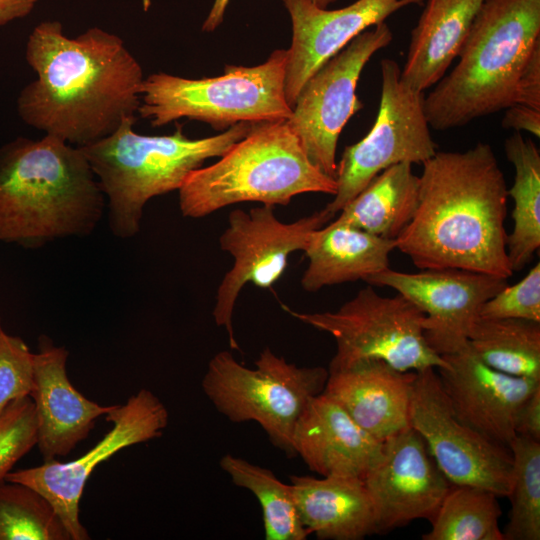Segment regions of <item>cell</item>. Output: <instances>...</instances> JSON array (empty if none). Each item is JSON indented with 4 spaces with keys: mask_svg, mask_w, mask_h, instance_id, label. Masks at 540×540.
Returning <instances> with one entry per match:
<instances>
[{
    "mask_svg": "<svg viewBox=\"0 0 540 540\" xmlns=\"http://www.w3.org/2000/svg\"><path fill=\"white\" fill-rule=\"evenodd\" d=\"M335 218L324 208L291 223L274 214V206L264 205L249 211L234 209L219 238L220 248L234 259L224 275L212 311L214 322L228 335L230 348L239 350L233 330V311L242 288L247 283L271 288L283 275L289 256L304 251L312 233Z\"/></svg>",
    "mask_w": 540,
    "mask_h": 540,
    "instance_id": "8fae6325",
    "label": "cell"
},
{
    "mask_svg": "<svg viewBox=\"0 0 540 540\" xmlns=\"http://www.w3.org/2000/svg\"><path fill=\"white\" fill-rule=\"evenodd\" d=\"M336 180L307 157L287 120L255 123L216 163L178 189L184 217L201 218L242 202L287 206L303 193H336Z\"/></svg>",
    "mask_w": 540,
    "mask_h": 540,
    "instance_id": "8992f818",
    "label": "cell"
},
{
    "mask_svg": "<svg viewBox=\"0 0 540 540\" xmlns=\"http://www.w3.org/2000/svg\"><path fill=\"white\" fill-rule=\"evenodd\" d=\"M229 2L230 0H214L212 8L202 25L203 31H214L223 22Z\"/></svg>",
    "mask_w": 540,
    "mask_h": 540,
    "instance_id": "f35d334b",
    "label": "cell"
},
{
    "mask_svg": "<svg viewBox=\"0 0 540 540\" xmlns=\"http://www.w3.org/2000/svg\"><path fill=\"white\" fill-rule=\"evenodd\" d=\"M285 64L286 50L278 49L260 65H227L217 77L151 74L142 83L138 114L153 127L186 117L221 131L240 122L288 120L292 108L285 97Z\"/></svg>",
    "mask_w": 540,
    "mask_h": 540,
    "instance_id": "52a82bcc",
    "label": "cell"
},
{
    "mask_svg": "<svg viewBox=\"0 0 540 540\" xmlns=\"http://www.w3.org/2000/svg\"><path fill=\"white\" fill-rule=\"evenodd\" d=\"M419 187L420 179L413 173L412 164L392 165L377 174L334 219L396 240L415 214Z\"/></svg>",
    "mask_w": 540,
    "mask_h": 540,
    "instance_id": "d4e9b609",
    "label": "cell"
},
{
    "mask_svg": "<svg viewBox=\"0 0 540 540\" xmlns=\"http://www.w3.org/2000/svg\"><path fill=\"white\" fill-rule=\"evenodd\" d=\"M419 201L396 248L419 269L512 276L505 218L508 188L490 144L440 151L425 161Z\"/></svg>",
    "mask_w": 540,
    "mask_h": 540,
    "instance_id": "7a4b0ae2",
    "label": "cell"
},
{
    "mask_svg": "<svg viewBox=\"0 0 540 540\" xmlns=\"http://www.w3.org/2000/svg\"><path fill=\"white\" fill-rule=\"evenodd\" d=\"M0 540H71L55 509L22 483H0Z\"/></svg>",
    "mask_w": 540,
    "mask_h": 540,
    "instance_id": "4dcf8cb0",
    "label": "cell"
},
{
    "mask_svg": "<svg viewBox=\"0 0 540 540\" xmlns=\"http://www.w3.org/2000/svg\"><path fill=\"white\" fill-rule=\"evenodd\" d=\"M513 104L540 110V43L535 46L520 73Z\"/></svg>",
    "mask_w": 540,
    "mask_h": 540,
    "instance_id": "e575fe53",
    "label": "cell"
},
{
    "mask_svg": "<svg viewBox=\"0 0 540 540\" xmlns=\"http://www.w3.org/2000/svg\"><path fill=\"white\" fill-rule=\"evenodd\" d=\"M38 0H0V27L30 14Z\"/></svg>",
    "mask_w": 540,
    "mask_h": 540,
    "instance_id": "74e56055",
    "label": "cell"
},
{
    "mask_svg": "<svg viewBox=\"0 0 540 540\" xmlns=\"http://www.w3.org/2000/svg\"><path fill=\"white\" fill-rule=\"evenodd\" d=\"M292 23L286 50L285 97L292 108L305 82L352 39L390 15L423 0H357L329 10L312 0H282Z\"/></svg>",
    "mask_w": 540,
    "mask_h": 540,
    "instance_id": "e0dca14e",
    "label": "cell"
},
{
    "mask_svg": "<svg viewBox=\"0 0 540 540\" xmlns=\"http://www.w3.org/2000/svg\"><path fill=\"white\" fill-rule=\"evenodd\" d=\"M437 369L456 417L486 439L509 448L517 414L539 380L508 375L486 365L467 345L442 356Z\"/></svg>",
    "mask_w": 540,
    "mask_h": 540,
    "instance_id": "ac0fdd59",
    "label": "cell"
},
{
    "mask_svg": "<svg viewBox=\"0 0 540 540\" xmlns=\"http://www.w3.org/2000/svg\"><path fill=\"white\" fill-rule=\"evenodd\" d=\"M105 202L80 147L45 134L0 148V241L36 248L89 235Z\"/></svg>",
    "mask_w": 540,
    "mask_h": 540,
    "instance_id": "3957f363",
    "label": "cell"
},
{
    "mask_svg": "<svg viewBox=\"0 0 540 540\" xmlns=\"http://www.w3.org/2000/svg\"><path fill=\"white\" fill-rule=\"evenodd\" d=\"M540 43V0H484L455 67L424 97L430 128L444 131L513 104L520 73Z\"/></svg>",
    "mask_w": 540,
    "mask_h": 540,
    "instance_id": "277c9868",
    "label": "cell"
},
{
    "mask_svg": "<svg viewBox=\"0 0 540 540\" xmlns=\"http://www.w3.org/2000/svg\"><path fill=\"white\" fill-rule=\"evenodd\" d=\"M396 240L373 235L335 219L315 230L303 251L308 266L301 277L307 292L363 280L389 268Z\"/></svg>",
    "mask_w": 540,
    "mask_h": 540,
    "instance_id": "603a6c76",
    "label": "cell"
},
{
    "mask_svg": "<svg viewBox=\"0 0 540 540\" xmlns=\"http://www.w3.org/2000/svg\"><path fill=\"white\" fill-rule=\"evenodd\" d=\"M34 385V353L18 336L8 334L0 319V413L12 401L30 396Z\"/></svg>",
    "mask_w": 540,
    "mask_h": 540,
    "instance_id": "d6a6232c",
    "label": "cell"
},
{
    "mask_svg": "<svg viewBox=\"0 0 540 540\" xmlns=\"http://www.w3.org/2000/svg\"><path fill=\"white\" fill-rule=\"evenodd\" d=\"M498 496L473 485L452 484L423 540H504Z\"/></svg>",
    "mask_w": 540,
    "mask_h": 540,
    "instance_id": "f1b7e54d",
    "label": "cell"
},
{
    "mask_svg": "<svg viewBox=\"0 0 540 540\" xmlns=\"http://www.w3.org/2000/svg\"><path fill=\"white\" fill-rule=\"evenodd\" d=\"M501 125L516 132L526 131L537 139L540 137V110L521 105L512 104L505 109Z\"/></svg>",
    "mask_w": 540,
    "mask_h": 540,
    "instance_id": "8d00e7d4",
    "label": "cell"
},
{
    "mask_svg": "<svg viewBox=\"0 0 540 540\" xmlns=\"http://www.w3.org/2000/svg\"><path fill=\"white\" fill-rule=\"evenodd\" d=\"M136 117L116 131L80 147L107 200L109 226L119 238L135 236L146 203L155 196L178 190L205 160L223 156L243 139L255 123L240 122L206 138H188L181 125L163 136L134 131Z\"/></svg>",
    "mask_w": 540,
    "mask_h": 540,
    "instance_id": "5b68a950",
    "label": "cell"
},
{
    "mask_svg": "<svg viewBox=\"0 0 540 540\" xmlns=\"http://www.w3.org/2000/svg\"><path fill=\"white\" fill-rule=\"evenodd\" d=\"M511 502L504 540L540 539V442L516 435L509 445Z\"/></svg>",
    "mask_w": 540,
    "mask_h": 540,
    "instance_id": "f546056e",
    "label": "cell"
},
{
    "mask_svg": "<svg viewBox=\"0 0 540 540\" xmlns=\"http://www.w3.org/2000/svg\"><path fill=\"white\" fill-rule=\"evenodd\" d=\"M69 352L45 335L39 338L34 353V385L30 397L34 403L38 442L44 462L68 455L85 440L97 418L113 408L102 406L83 396L70 382L66 363Z\"/></svg>",
    "mask_w": 540,
    "mask_h": 540,
    "instance_id": "d6986e66",
    "label": "cell"
},
{
    "mask_svg": "<svg viewBox=\"0 0 540 540\" xmlns=\"http://www.w3.org/2000/svg\"><path fill=\"white\" fill-rule=\"evenodd\" d=\"M375 518V534L417 519L432 520L452 485L411 426L383 441L363 478Z\"/></svg>",
    "mask_w": 540,
    "mask_h": 540,
    "instance_id": "2e32d148",
    "label": "cell"
},
{
    "mask_svg": "<svg viewBox=\"0 0 540 540\" xmlns=\"http://www.w3.org/2000/svg\"><path fill=\"white\" fill-rule=\"evenodd\" d=\"M483 318H517L540 322V263L524 276L483 303L479 315Z\"/></svg>",
    "mask_w": 540,
    "mask_h": 540,
    "instance_id": "836d02e7",
    "label": "cell"
},
{
    "mask_svg": "<svg viewBox=\"0 0 540 540\" xmlns=\"http://www.w3.org/2000/svg\"><path fill=\"white\" fill-rule=\"evenodd\" d=\"M515 433L540 442V386L522 404L516 417Z\"/></svg>",
    "mask_w": 540,
    "mask_h": 540,
    "instance_id": "d590c367",
    "label": "cell"
},
{
    "mask_svg": "<svg viewBox=\"0 0 540 540\" xmlns=\"http://www.w3.org/2000/svg\"><path fill=\"white\" fill-rule=\"evenodd\" d=\"M415 371H400L381 360H363L329 371L324 393L380 442L410 426Z\"/></svg>",
    "mask_w": 540,
    "mask_h": 540,
    "instance_id": "44dd1931",
    "label": "cell"
},
{
    "mask_svg": "<svg viewBox=\"0 0 540 540\" xmlns=\"http://www.w3.org/2000/svg\"><path fill=\"white\" fill-rule=\"evenodd\" d=\"M219 466L236 486L258 500L265 540H305L310 535L300 520L290 484L281 482L271 470L232 454L222 456Z\"/></svg>",
    "mask_w": 540,
    "mask_h": 540,
    "instance_id": "83f0119b",
    "label": "cell"
},
{
    "mask_svg": "<svg viewBox=\"0 0 540 540\" xmlns=\"http://www.w3.org/2000/svg\"><path fill=\"white\" fill-rule=\"evenodd\" d=\"M25 56L36 73L17 99L27 125L82 147L136 117L143 70L116 34L91 27L68 37L59 21H43L29 35Z\"/></svg>",
    "mask_w": 540,
    "mask_h": 540,
    "instance_id": "6da1fadb",
    "label": "cell"
},
{
    "mask_svg": "<svg viewBox=\"0 0 540 540\" xmlns=\"http://www.w3.org/2000/svg\"><path fill=\"white\" fill-rule=\"evenodd\" d=\"M113 427L81 457L9 472L5 481L30 486L48 499L65 525L71 540L90 536L79 518V502L91 473L98 463L129 446L159 438L168 425L165 405L150 390L141 389L125 404L114 405L105 415Z\"/></svg>",
    "mask_w": 540,
    "mask_h": 540,
    "instance_id": "5bb4252c",
    "label": "cell"
},
{
    "mask_svg": "<svg viewBox=\"0 0 540 540\" xmlns=\"http://www.w3.org/2000/svg\"><path fill=\"white\" fill-rule=\"evenodd\" d=\"M504 151L515 170L508 189L514 226L507 236V255L515 272L530 263L540 247V151L531 138L516 131L505 139Z\"/></svg>",
    "mask_w": 540,
    "mask_h": 540,
    "instance_id": "484cf974",
    "label": "cell"
},
{
    "mask_svg": "<svg viewBox=\"0 0 540 540\" xmlns=\"http://www.w3.org/2000/svg\"><path fill=\"white\" fill-rule=\"evenodd\" d=\"M382 445L324 392L305 408L292 435L295 456L322 477L363 479L380 456Z\"/></svg>",
    "mask_w": 540,
    "mask_h": 540,
    "instance_id": "ffe728a7",
    "label": "cell"
},
{
    "mask_svg": "<svg viewBox=\"0 0 540 540\" xmlns=\"http://www.w3.org/2000/svg\"><path fill=\"white\" fill-rule=\"evenodd\" d=\"M303 526L324 540H361L375 534L373 505L358 477L290 476Z\"/></svg>",
    "mask_w": 540,
    "mask_h": 540,
    "instance_id": "7402d4cb",
    "label": "cell"
},
{
    "mask_svg": "<svg viewBox=\"0 0 540 540\" xmlns=\"http://www.w3.org/2000/svg\"><path fill=\"white\" fill-rule=\"evenodd\" d=\"M366 283L394 289L413 302L424 313V337L440 356L467 347L481 306L508 284L499 276L457 268L420 269L416 273L387 268Z\"/></svg>",
    "mask_w": 540,
    "mask_h": 540,
    "instance_id": "9a60e30c",
    "label": "cell"
},
{
    "mask_svg": "<svg viewBox=\"0 0 540 540\" xmlns=\"http://www.w3.org/2000/svg\"><path fill=\"white\" fill-rule=\"evenodd\" d=\"M409 423L451 484L482 487L499 498L508 496L510 449L486 439L456 417L435 368L416 372Z\"/></svg>",
    "mask_w": 540,
    "mask_h": 540,
    "instance_id": "4fadbf2b",
    "label": "cell"
},
{
    "mask_svg": "<svg viewBox=\"0 0 540 540\" xmlns=\"http://www.w3.org/2000/svg\"><path fill=\"white\" fill-rule=\"evenodd\" d=\"M328 376V368L297 366L269 347L259 353L253 368L223 350L209 361L201 386L229 421L256 422L276 448L295 456L292 435L296 422L311 400L324 391Z\"/></svg>",
    "mask_w": 540,
    "mask_h": 540,
    "instance_id": "ba28073f",
    "label": "cell"
},
{
    "mask_svg": "<svg viewBox=\"0 0 540 540\" xmlns=\"http://www.w3.org/2000/svg\"><path fill=\"white\" fill-rule=\"evenodd\" d=\"M320 8H328V6L334 3L336 0H312Z\"/></svg>",
    "mask_w": 540,
    "mask_h": 540,
    "instance_id": "ab89813d",
    "label": "cell"
},
{
    "mask_svg": "<svg viewBox=\"0 0 540 540\" xmlns=\"http://www.w3.org/2000/svg\"><path fill=\"white\" fill-rule=\"evenodd\" d=\"M393 32L383 21L363 31L326 61L304 84L287 120L309 160L335 179L339 135L363 104L356 96L362 70L387 47Z\"/></svg>",
    "mask_w": 540,
    "mask_h": 540,
    "instance_id": "7c38bea8",
    "label": "cell"
},
{
    "mask_svg": "<svg viewBox=\"0 0 540 540\" xmlns=\"http://www.w3.org/2000/svg\"><path fill=\"white\" fill-rule=\"evenodd\" d=\"M468 346L495 370L540 381V322L478 316Z\"/></svg>",
    "mask_w": 540,
    "mask_h": 540,
    "instance_id": "4316f807",
    "label": "cell"
},
{
    "mask_svg": "<svg viewBox=\"0 0 540 540\" xmlns=\"http://www.w3.org/2000/svg\"><path fill=\"white\" fill-rule=\"evenodd\" d=\"M484 0H427L411 32L401 79L424 92L458 57Z\"/></svg>",
    "mask_w": 540,
    "mask_h": 540,
    "instance_id": "cb8c5ba5",
    "label": "cell"
},
{
    "mask_svg": "<svg viewBox=\"0 0 540 540\" xmlns=\"http://www.w3.org/2000/svg\"><path fill=\"white\" fill-rule=\"evenodd\" d=\"M282 308L293 318L335 339L336 353L328 371L370 359L384 361L400 371L417 372L447 365L424 337V313L401 294L384 297L368 285L336 311L298 312L284 304Z\"/></svg>",
    "mask_w": 540,
    "mask_h": 540,
    "instance_id": "9c48e42d",
    "label": "cell"
},
{
    "mask_svg": "<svg viewBox=\"0 0 540 540\" xmlns=\"http://www.w3.org/2000/svg\"><path fill=\"white\" fill-rule=\"evenodd\" d=\"M37 442V419L31 397L15 399L0 413V483Z\"/></svg>",
    "mask_w": 540,
    "mask_h": 540,
    "instance_id": "1f68e13d",
    "label": "cell"
},
{
    "mask_svg": "<svg viewBox=\"0 0 540 540\" xmlns=\"http://www.w3.org/2000/svg\"><path fill=\"white\" fill-rule=\"evenodd\" d=\"M380 70L375 122L363 139L344 149L337 163L336 193L324 207L334 216L381 171L403 162L423 164L437 152L424 111V92L402 81L395 60L382 59Z\"/></svg>",
    "mask_w": 540,
    "mask_h": 540,
    "instance_id": "30bf717a",
    "label": "cell"
}]
</instances>
